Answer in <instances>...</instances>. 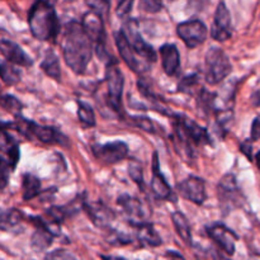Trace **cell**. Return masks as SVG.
<instances>
[{
    "label": "cell",
    "instance_id": "obj_9",
    "mask_svg": "<svg viewBox=\"0 0 260 260\" xmlns=\"http://www.w3.org/2000/svg\"><path fill=\"white\" fill-rule=\"evenodd\" d=\"M211 36L215 41L225 42L233 36V25H231V15L225 3L221 2L217 5L215 12V19H213L212 28H211Z\"/></svg>",
    "mask_w": 260,
    "mask_h": 260
},
{
    "label": "cell",
    "instance_id": "obj_16",
    "mask_svg": "<svg viewBox=\"0 0 260 260\" xmlns=\"http://www.w3.org/2000/svg\"><path fill=\"white\" fill-rule=\"evenodd\" d=\"M150 188L152 190V194L157 200H170L173 196L172 188L168 184L164 175L161 174V170H160L159 165V156H157L156 152H155L154 157H152V179Z\"/></svg>",
    "mask_w": 260,
    "mask_h": 260
},
{
    "label": "cell",
    "instance_id": "obj_10",
    "mask_svg": "<svg viewBox=\"0 0 260 260\" xmlns=\"http://www.w3.org/2000/svg\"><path fill=\"white\" fill-rule=\"evenodd\" d=\"M81 25L84 30L90 38L91 42L96 43V50L98 48L106 47L104 41H106V29H104V23L102 19V15L94 10H89L83 15Z\"/></svg>",
    "mask_w": 260,
    "mask_h": 260
},
{
    "label": "cell",
    "instance_id": "obj_18",
    "mask_svg": "<svg viewBox=\"0 0 260 260\" xmlns=\"http://www.w3.org/2000/svg\"><path fill=\"white\" fill-rule=\"evenodd\" d=\"M83 208L98 228H107L114 220V213L103 203H83Z\"/></svg>",
    "mask_w": 260,
    "mask_h": 260
},
{
    "label": "cell",
    "instance_id": "obj_33",
    "mask_svg": "<svg viewBox=\"0 0 260 260\" xmlns=\"http://www.w3.org/2000/svg\"><path fill=\"white\" fill-rule=\"evenodd\" d=\"M128 172H129V177L132 178L135 183H137L141 189H144V174H142V168L140 167L139 164H129L128 167Z\"/></svg>",
    "mask_w": 260,
    "mask_h": 260
},
{
    "label": "cell",
    "instance_id": "obj_20",
    "mask_svg": "<svg viewBox=\"0 0 260 260\" xmlns=\"http://www.w3.org/2000/svg\"><path fill=\"white\" fill-rule=\"evenodd\" d=\"M218 197L221 202H234L238 203V198L240 197V192L236 185V179L233 174H228L221 179L218 184Z\"/></svg>",
    "mask_w": 260,
    "mask_h": 260
},
{
    "label": "cell",
    "instance_id": "obj_30",
    "mask_svg": "<svg viewBox=\"0 0 260 260\" xmlns=\"http://www.w3.org/2000/svg\"><path fill=\"white\" fill-rule=\"evenodd\" d=\"M0 106L13 114H19L20 111H22V104H20V102L12 95H3Z\"/></svg>",
    "mask_w": 260,
    "mask_h": 260
},
{
    "label": "cell",
    "instance_id": "obj_28",
    "mask_svg": "<svg viewBox=\"0 0 260 260\" xmlns=\"http://www.w3.org/2000/svg\"><path fill=\"white\" fill-rule=\"evenodd\" d=\"M69 210H66L65 207H51L46 211V215L50 218L51 222L53 225H58V223L63 222L65 218L69 216Z\"/></svg>",
    "mask_w": 260,
    "mask_h": 260
},
{
    "label": "cell",
    "instance_id": "obj_25",
    "mask_svg": "<svg viewBox=\"0 0 260 260\" xmlns=\"http://www.w3.org/2000/svg\"><path fill=\"white\" fill-rule=\"evenodd\" d=\"M41 68L45 71V74L50 78L55 79V80L60 81L61 80V68L60 62H58V58L52 51H48L46 53L45 58H43L42 63H41Z\"/></svg>",
    "mask_w": 260,
    "mask_h": 260
},
{
    "label": "cell",
    "instance_id": "obj_35",
    "mask_svg": "<svg viewBox=\"0 0 260 260\" xmlns=\"http://www.w3.org/2000/svg\"><path fill=\"white\" fill-rule=\"evenodd\" d=\"M140 7L144 8V10L150 13L159 12L162 8V4L160 2H156V0H144V2L140 3Z\"/></svg>",
    "mask_w": 260,
    "mask_h": 260
},
{
    "label": "cell",
    "instance_id": "obj_43",
    "mask_svg": "<svg viewBox=\"0 0 260 260\" xmlns=\"http://www.w3.org/2000/svg\"><path fill=\"white\" fill-rule=\"evenodd\" d=\"M218 260H228V259H223V258H218Z\"/></svg>",
    "mask_w": 260,
    "mask_h": 260
},
{
    "label": "cell",
    "instance_id": "obj_11",
    "mask_svg": "<svg viewBox=\"0 0 260 260\" xmlns=\"http://www.w3.org/2000/svg\"><path fill=\"white\" fill-rule=\"evenodd\" d=\"M127 38H128L129 43H131L132 48L135 50V52L137 53V56L142 58L145 62H155L157 60L156 51L154 50L151 45L146 42L144 38L141 37V35L137 30V25L135 22H129L127 24V30H124Z\"/></svg>",
    "mask_w": 260,
    "mask_h": 260
},
{
    "label": "cell",
    "instance_id": "obj_27",
    "mask_svg": "<svg viewBox=\"0 0 260 260\" xmlns=\"http://www.w3.org/2000/svg\"><path fill=\"white\" fill-rule=\"evenodd\" d=\"M78 117L84 126L93 127L95 124V114L93 108L84 102H78Z\"/></svg>",
    "mask_w": 260,
    "mask_h": 260
},
{
    "label": "cell",
    "instance_id": "obj_2",
    "mask_svg": "<svg viewBox=\"0 0 260 260\" xmlns=\"http://www.w3.org/2000/svg\"><path fill=\"white\" fill-rule=\"evenodd\" d=\"M28 25L35 38L55 42L60 30V23L53 4L36 2L28 13Z\"/></svg>",
    "mask_w": 260,
    "mask_h": 260
},
{
    "label": "cell",
    "instance_id": "obj_42",
    "mask_svg": "<svg viewBox=\"0 0 260 260\" xmlns=\"http://www.w3.org/2000/svg\"><path fill=\"white\" fill-rule=\"evenodd\" d=\"M255 161H256V167L260 169V151L255 155Z\"/></svg>",
    "mask_w": 260,
    "mask_h": 260
},
{
    "label": "cell",
    "instance_id": "obj_12",
    "mask_svg": "<svg viewBox=\"0 0 260 260\" xmlns=\"http://www.w3.org/2000/svg\"><path fill=\"white\" fill-rule=\"evenodd\" d=\"M178 192L184 200L201 206L207 200L205 180L198 177H188L178 184Z\"/></svg>",
    "mask_w": 260,
    "mask_h": 260
},
{
    "label": "cell",
    "instance_id": "obj_34",
    "mask_svg": "<svg viewBox=\"0 0 260 260\" xmlns=\"http://www.w3.org/2000/svg\"><path fill=\"white\" fill-rule=\"evenodd\" d=\"M46 260H76L75 256L71 253H69L68 250H63V249H58V250L52 251V253L48 254L46 256Z\"/></svg>",
    "mask_w": 260,
    "mask_h": 260
},
{
    "label": "cell",
    "instance_id": "obj_22",
    "mask_svg": "<svg viewBox=\"0 0 260 260\" xmlns=\"http://www.w3.org/2000/svg\"><path fill=\"white\" fill-rule=\"evenodd\" d=\"M118 205L121 206L123 212L131 217V223H134L135 220L140 221L144 218V207L137 198L131 197L128 194H122L118 198Z\"/></svg>",
    "mask_w": 260,
    "mask_h": 260
},
{
    "label": "cell",
    "instance_id": "obj_31",
    "mask_svg": "<svg viewBox=\"0 0 260 260\" xmlns=\"http://www.w3.org/2000/svg\"><path fill=\"white\" fill-rule=\"evenodd\" d=\"M131 121L135 126L141 128L142 131H146L149 132V134H156V126H155L154 121H151V119L147 118V117L136 116L132 117Z\"/></svg>",
    "mask_w": 260,
    "mask_h": 260
},
{
    "label": "cell",
    "instance_id": "obj_15",
    "mask_svg": "<svg viewBox=\"0 0 260 260\" xmlns=\"http://www.w3.org/2000/svg\"><path fill=\"white\" fill-rule=\"evenodd\" d=\"M0 52L4 56L5 60L9 63H13V65L29 68L33 63L32 58L23 51V48L19 45H17L13 41H0Z\"/></svg>",
    "mask_w": 260,
    "mask_h": 260
},
{
    "label": "cell",
    "instance_id": "obj_17",
    "mask_svg": "<svg viewBox=\"0 0 260 260\" xmlns=\"http://www.w3.org/2000/svg\"><path fill=\"white\" fill-rule=\"evenodd\" d=\"M30 221L33 222V225L36 226V231L32 235V248L36 251H42L45 249H47L48 246L52 243L53 238H55V234L50 230L48 225L46 222H43L42 218L40 217H30Z\"/></svg>",
    "mask_w": 260,
    "mask_h": 260
},
{
    "label": "cell",
    "instance_id": "obj_32",
    "mask_svg": "<svg viewBox=\"0 0 260 260\" xmlns=\"http://www.w3.org/2000/svg\"><path fill=\"white\" fill-rule=\"evenodd\" d=\"M200 83V79L198 75H189L185 76L182 81H180L179 86H178V90L182 91V93H189L192 94L194 91V88Z\"/></svg>",
    "mask_w": 260,
    "mask_h": 260
},
{
    "label": "cell",
    "instance_id": "obj_38",
    "mask_svg": "<svg viewBox=\"0 0 260 260\" xmlns=\"http://www.w3.org/2000/svg\"><path fill=\"white\" fill-rule=\"evenodd\" d=\"M240 149H241V151H243V154L245 155L249 160L253 159V156H251V144L250 142L246 141V142H244V144H241Z\"/></svg>",
    "mask_w": 260,
    "mask_h": 260
},
{
    "label": "cell",
    "instance_id": "obj_13",
    "mask_svg": "<svg viewBox=\"0 0 260 260\" xmlns=\"http://www.w3.org/2000/svg\"><path fill=\"white\" fill-rule=\"evenodd\" d=\"M93 151L94 155L106 164H117L127 157L128 146L123 141H114L94 146Z\"/></svg>",
    "mask_w": 260,
    "mask_h": 260
},
{
    "label": "cell",
    "instance_id": "obj_37",
    "mask_svg": "<svg viewBox=\"0 0 260 260\" xmlns=\"http://www.w3.org/2000/svg\"><path fill=\"white\" fill-rule=\"evenodd\" d=\"M132 5H134V2H122L119 3L118 7H117V14L118 15H126L131 12L132 9Z\"/></svg>",
    "mask_w": 260,
    "mask_h": 260
},
{
    "label": "cell",
    "instance_id": "obj_40",
    "mask_svg": "<svg viewBox=\"0 0 260 260\" xmlns=\"http://www.w3.org/2000/svg\"><path fill=\"white\" fill-rule=\"evenodd\" d=\"M251 102L255 107H260V91H255V93L251 95Z\"/></svg>",
    "mask_w": 260,
    "mask_h": 260
},
{
    "label": "cell",
    "instance_id": "obj_8",
    "mask_svg": "<svg viewBox=\"0 0 260 260\" xmlns=\"http://www.w3.org/2000/svg\"><path fill=\"white\" fill-rule=\"evenodd\" d=\"M114 40H116V46L118 48L119 55L123 58L124 62L128 65L129 69H132L135 73H144V71H146L149 69V65L145 61L140 60L137 53L135 52V50L132 48L131 43H129L128 38H127L123 29L118 30L114 35Z\"/></svg>",
    "mask_w": 260,
    "mask_h": 260
},
{
    "label": "cell",
    "instance_id": "obj_7",
    "mask_svg": "<svg viewBox=\"0 0 260 260\" xmlns=\"http://www.w3.org/2000/svg\"><path fill=\"white\" fill-rule=\"evenodd\" d=\"M177 33L188 48H197L207 38V27L200 19L183 22L178 25Z\"/></svg>",
    "mask_w": 260,
    "mask_h": 260
},
{
    "label": "cell",
    "instance_id": "obj_1",
    "mask_svg": "<svg viewBox=\"0 0 260 260\" xmlns=\"http://www.w3.org/2000/svg\"><path fill=\"white\" fill-rule=\"evenodd\" d=\"M91 40L81 23L71 20L65 27L62 41V55L65 62L75 74H84L93 56Z\"/></svg>",
    "mask_w": 260,
    "mask_h": 260
},
{
    "label": "cell",
    "instance_id": "obj_21",
    "mask_svg": "<svg viewBox=\"0 0 260 260\" xmlns=\"http://www.w3.org/2000/svg\"><path fill=\"white\" fill-rule=\"evenodd\" d=\"M136 230V236L141 244L149 246H159L161 245L162 240L159 236V234L156 233V230L154 229V226L151 223L146 222H136L132 223Z\"/></svg>",
    "mask_w": 260,
    "mask_h": 260
},
{
    "label": "cell",
    "instance_id": "obj_26",
    "mask_svg": "<svg viewBox=\"0 0 260 260\" xmlns=\"http://www.w3.org/2000/svg\"><path fill=\"white\" fill-rule=\"evenodd\" d=\"M0 79L8 85H14L20 80V73L9 62H0Z\"/></svg>",
    "mask_w": 260,
    "mask_h": 260
},
{
    "label": "cell",
    "instance_id": "obj_5",
    "mask_svg": "<svg viewBox=\"0 0 260 260\" xmlns=\"http://www.w3.org/2000/svg\"><path fill=\"white\" fill-rule=\"evenodd\" d=\"M13 127L17 128L22 135H24L27 139H36L43 144H61L65 146L68 145L66 137L52 127L41 126V124L23 118H19L15 123H13Z\"/></svg>",
    "mask_w": 260,
    "mask_h": 260
},
{
    "label": "cell",
    "instance_id": "obj_44",
    "mask_svg": "<svg viewBox=\"0 0 260 260\" xmlns=\"http://www.w3.org/2000/svg\"><path fill=\"white\" fill-rule=\"evenodd\" d=\"M2 98H3V95H2V94H0V102H2Z\"/></svg>",
    "mask_w": 260,
    "mask_h": 260
},
{
    "label": "cell",
    "instance_id": "obj_29",
    "mask_svg": "<svg viewBox=\"0 0 260 260\" xmlns=\"http://www.w3.org/2000/svg\"><path fill=\"white\" fill-rule=\"evenodd\" d=\"M12 170L14 169L12 168L10 162L4 156L0 155V190H3L8 185Z\"/></svg>",
    "mask_w": 260,
    "mask_h": 260
},
{
    "label": "cell",
    "instance_id": "obj_14",
    "mask_svg": "<svg viewBox=\"0 0 260 260\" xmlns=\"http://www.w3.org/2000/svg\"><path fill=\"white\" fill-rule=\"evenodd\" d=\"M208 236L225 251L228 255H234L235 254L236 241H238V235L230 229L226 228L223 223H213V225L207 228Z\"/></svg>",
    "mask_w": 260,
    "mask_h": 260
},
{
    "label": "cell",
    "instance_id": "obj_3",
    "mask_svg": "<svg viewBox=\"0 0 260 260\" xmlns=\"http://www.w3.org/2000/svg\"><path fill=\"white\" fill-rule=\"evenodd\" d=\"M174 141L179 154L194 156V147L200 145H211V137L207 129L201 127L192 119L184 116H178L174 122Z\"/></svg>",
    "mask_w": 260,
    "mask_h": 260
},
{
    "label": "cell",
    "instance_id": "obj_24",
    "mask_svg": "<svg viewBox=\"0 0 260 260\" xmlns=\"http://www.w3.org/2000/svg\"><path fill=\"white\" fill-rule=\"evenodd\" d=\"M172 221L174 223L178 235L182 238V240H184L187 244H192V231H190L188 218L182 212H174L172 215Z\"/></svg>",
    "mask_w": 260,
    "mask_h": 260
},
{
    "label": "cell",
    "instance_id": "obj_41",
    "mask_svg": "<svg viewBox=\"0 0 260 260\" xmlns=\"http://www.w3.org/2000/svg\"><path fill=\"white\" fill-rule=\"evenodd\" d=\"M102 260H124L123 258H119V256H112V255H101Z\"/></svg>",
    "mask_w": 260,
    "mask_h": 260
},
{
    "label": "cell",
    "instance_id": "obj_39",
    "mask_svg": "<svg viewBox=\"0 0 260 260\" xmlns=\"http://www.w3.org/2000/svg\"><path fill=\"white\" fill-rule=\"evenodd\" d=\"M167 256L169 260H185L179 253H177V251H168Z\"/></svg>",
    "mask_w": 260,
    "mask_h": 260
},
{
    "label": "cell",
    "instance_id": "obj_19",
    "mask_svg": "<svg viewBox=\"0 0 260 260\" xmlns=\"http://www.w3.org/2000/svg\"><path fill=\"white\" fill-rule=\"evenodd\" d=\"M160 56L162 61V69L169 76L177 75L180 69V55L177 46L165 43L160 47Z\"/></svg>",
    "mask_w": 260,
    "mask_h": 260
},
{
    "label": "cell",
    "instance_id": "obj_36",
    "mask_svg": "<svg viewBox=\"0 0 260 260\" xmlns=\"http://www.w3.org/2000/svg\"><path fill=\"white\" fill-rule=\"evenodd\" d=\"M250 139L251 141H258V140H260V116L255 117L253 123H251Z\"/></svg>",
    "mask_w": 260,
    "mask_h": 260
},
{
    "label": "cell",
    "instance_id": "obj_23",
    "mask_svg": "<svg viewBox=\"0 0 260 260\" xmlns=\"http://www.w3.org/2000/svg\"><path fill=\"white\" fill-rule=\"evenodd\" d=\"M22 192L23 200L30 201L35 197H37L41 192V180L36 175L27 174L23 175L22 178Z\"/></svg>",
    "mask_w": 260,
    "mask_h": 260
},
{
    "label": "cell",
    "instance_id": "obj_6",
    "mask_svg": "<svg viewBox=\"0 0 260 260\" xmlns=\"http://www.w3.org/2000/svg\"><path fill=\"white\" fill-rule=\"evenodd\" d=\"M106 83L108 89V103L117 113L122 109V93H123L124 78L118 62L116 60L108 61L106 71Z\"/></svg>",
    "mask_w": 260,
    "mask_h": 260
},
{
    "label": "cell",
    "instance_id": "obj_4",
    "mask_svg": "<svg viewBox=\"0 0 260 260\" xmlns=\"http://www.w3.org/2000/svg\"><path fill=\"white\" fill-rule=\"evenodd\" d=\"M233 71V65L225 51L212 47L206 53V81L211 85L225 80Z\"/></svg>",
    "mask_w": 260,
    "mask_h": 260
}]
</instances>
